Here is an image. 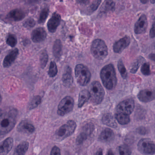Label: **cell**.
I'll return each mask as SVG.
<instances>
[{"label":"cell","instance_id":"6da1fadb","mask_svg":"<svg viewBox=\"0 0 155 155\" xmlns=\"http://www.w3.org/2000/svg\"><path fill=\"white\" fill-rule=\"evenodd\" d=\"M18 111L11 107L0 108V136L10 132L18 120Z\"/></svg>","mask_w":155,"mask_h":155},{"label":"cell","instance_id":"7a4b0ae2","mask_svg":"<svg viewBox=\"0 0 155 155\" xmlns=\"http://www.w3.org/2000/svg\"><path fill=\"white\" fill-rule=\"evenodd\" d=\"M100 78L103 86L107 89L111 90L116 87L117 79L113 64H108L101 69Z\"/></svg>","mask_w":155,"mask_h":155},{"label":"cell","instance_id":"3957f363","mask_svg":"<svg viewBox=\"0 0 155 155\" xmlns=\"http://www.w3.org/2000/svg\"><path fill=\"white\" fill-rule=\"evenodd\" d=\"M91 102L93 105L101 104L104 99L105 91L101 83L98 81H94L90 87Z\"/></svg>","mask_w":155,"mask_h":155},{"label":"cell","instance_id":"277c9868","mask_svg":"<svg viewBox=\"0 0 155 155\" xmlns=\"http://www.w3.org/2000/svg\"><path fill=\"white\" fill-rule=\"evenodd\" d=\"M91 51L93 57L99 60L105 59L108 54L106 43L100 39L95 40L92 42Z\"/></svg>","mask_w":155,"mask_h":155},{"label":"cell","instance_id":"5b68a950","mask_svg":"<svg viewBox=\"0 0 155 155\" xmlns=\"http://www.w3.org/2000/svg\"><path fill=\"white\" fill-rule=\"evenodd\" d=\"M75 74L77 82L80 86L85 87L90 81L91 73L88 68L83 64H78L76 66Z\"/></svg>","mask_w":155,"mask_h":155},{"label":"cell","instance_id":"8992f818","mask_svg":"<svg viewBox=\"0 0 155 155\" xmlns=\"http://www.w3.org/2000/svg\"><path fill=\"white\" fill-rule=\"evenodd\" d=\"M77 124L74 120H70L67 123L60 127L55 132V137L57 140H62L70 137L75 132Z\"/></svg>","mask_w":155,"mask_h":155},{"label":"cell","instance_id":"52a82bcc","mask_svg":"<svg viewBox=\"0 0 155 155\" xmlns=\"http://www.w3.org/2000/svg\"><path fill=\"white\" fill-rule=\"evenodd\" d=\"M74 99L70 96H67L61 100L58 106L57 112L59 116H64L70 113L74 107Z\"/></svg>","mask_w":155,"mask_h":155},{"label":"cell","instance_id":"ba28073f","mask_svg":"<svg viewBox=\"0 0 155 155\" xmlns=\"http://www.w3.org/2000/svg\"><path fill=\"white\" fill-rule=\"evenodd\" d=\"M137 148L142 154L153 155L155 153V143L149 138L140 139L138 143Z\"/></svg>","mask_w":155,"mask_h":155},{"label":"cell","instance_id":"9c48e42d","mask_svg":"<svg viewBox=\"0 0 155 155\" xmlns=\"http://www.w3.org/2000/svg\"><path fill=\"white\" fill-rule=\"evenodd\" d=\"M135 108V101L132 98H128L120 102L116 107L117 113H122L130 115Z\"/></svg>","mask_w":155,"mask_h":155},{"label":"cell","instance_id":"30bf717a","mask_svg":"<svg viewBox=\"0 0 155 155\" xmlns=\"http://www.w3.org/2000/svg\"><path fill=\"white\" fill-rule=\"evenodd\" d=\"M148 26L147 20L146 15H142L137 21L136 22L134 27V31L137 34L145 33Z\"/></svg>","mask_w":155,"mask_h":155},{"label":"cell","instance_id":"8fae6325","mask_svg":"<svg viewBox=\"0 0 155 155\" xmlns=\"http://www.w3.org/2000/svg\"><path fill=\"white\" fill-rule=\"evenodd\" d=\"M130 38L125 36L123 38L115 42L113 45V51L116 53H120L130 44Z\"/></svg>","mask_w":155,"mask_h":155},{"label":"cell","instance_id":"7c38bea8","mask_svg":"<svg viewBox=\"0 0 155 155\" xmlns=\"http://www.w3.org/2000/svg\"><path fill=\"white\" fill-rule=\"evenodd\" d=\"M137 97L141 102L148 103L155 99V92L151 89L142 90L139 92Z\"/></svg>","mask_w":155,"mask_h":155},{"label":"cell","instance_id":"4fadbf2b","mask_svg":"<svg viewBox=\"0 0 155 155\" xmlns=\"http://www.w3.org/2000/svg\"><path fill=\"white\" fill-rule=\"evenodd\" d=\"M17 130L21 133L27 135L32 134L35 131V127L26 120H22L17 127Z\"/></svg>","mask_w":155,"mask_h":155},{"label":"cell","instance_id":"5bb4252c","mask_svg":"<svg viewBox=\"0 0 155 155\" xmlns=\"http://www.w3.org/2000/svg\"><path fill=\"white\" fill-rule=\"evenodd\" d=\"M61 21V17L57 12H54L52 14L49 20L48 21V28L49 31L51 33L56 32Z\"/></svg>","mask_w":155,"mask_h":155},{"label":"cell","instance_id":"9a60e30c","mask_svg":"<svg viewBox=\"0 0 155 155\" xmlns=\"http://www.w3.org/2000/svg\"><path fill=\"white\" fill-rule=\"evenodd\" d=\"M47 37V33L43 28H38L34 29L31 34V38L35 43H40L45 40Z\"/></svg>","mask_w":155,"mask_h":155},{"label":"cell","instance_id":"2e32d148","mask_svg":"<svg viewBox=\"0 0 155 155\" xmlns=\"http://www.w3.org/2000/svg\"><path fill=\"white\" fill-rule=\"evenodd\" d=\"M114 137L115 135L113 130L108 128H106L100 134L98 140L102 143H109L114 140Z\"/></svg>","mask_w":155,"mask_h":155},{"label":"cell","instance_id":"e0dca14e","mask_svg":"<svg viewBox=\"0 0 155 155\" xmlns=\"http://www.w3.org/2000/svg\"><path fill=\"white\" fill-rule=\"evenodd\" d=\"M63 85L67 87H70L73 83V78L72 74V69L69 66H67L62 77Z\"/></svg>","mask_w":155,"mask_h":155},{"label":"cell","instance_id":"ac0fdd59","mask_svg":"<svg viewBox=\"0 0 155 155\" xmlns=\"http://www.w3.org/2000/svg\"><path fill=\"white\" fill-rule=\"evenodd\" d=\"M19 50L18 48H15L12 50L6 56L3 60V67L7 68L10 67L17 58Z\"/></svg>","mask_w":155,"mask_h":155},{"label":"cell","instance_id":"d6986e66","mask_svg":"<svg viewBox=\"0 0 155 155\" xmlns=\"http://www.w3.org/2000/svg\"><path fill=\"white\" fill-rule=\"evenodd\" d=\"M14 141L12 138L8 137L5 139L0 145V155L8 154L12 149Z\"/></svg>","mask_w":155,"mask_h":155},{"label":"cell","instance_id":"ffe728a7","mask_svg":"<svg viewBox=\"0 0 155 155\" xmlns=\"http://www.w3.org/2000/svg\"><path fill=\"white\" fill-rule=\"evenodd\" d=\"M26 14L23 10L19 9H16L11 11L9 13L8 17L12 20L15 21H20L24 18Z\"/></svg>","mask_w":155,"mask_h":155},{"label":"cell","instance_id":"44dd1931","mask_svg":"<svg viewBox=\"0 0 155 155\" xmlns=\"http://www.w3.org/2000/svg\"><path fill=\"white\" fill-rule=\"evenodd\" d=\"M101 121L104 125L113 128H116L117 127V124L116 122L115 119L110 113H107L104 114L102 116Z\"/></svg>","mask_w":155,"mask_h":155},{"label":"cell","instance_id":"7402d4cb","mask_svg":"<svg viewBox=\"0 0 155 155\" xmlns=\"http://www.w3.org/2000/svg\"><path fill=\"white\" fill-rule=\"evenodd\" d=\"M90 98V93L88 90L84 89L81 91L79 94L78 107L81 108L84 104L87 102Z\"/></svg>","mask_w":155,"mask_h":155},{"label":"cell","instance_id":"603a6c76","mask_svg":"<svg viewBox=\"0 0 155 155\" xmlns=\"http://www.w3.org/2000/svg\"><path fill=\"white\" fill-rule=\"evenodd\" d=\"M62 48L61 41L60 40H57L53 45V54L57 60H59L62 55Z\"/></svg>","mask_w":155,"mask_h":155},{"label":"cell","instance_id":"cb8c5ba5","mask_svg":"<svg viewBox=\"0 0 155 155\" xmlns=\"http://www.w3.org/2000/svg\"><path fill=\"white\" fill-rule=\"evenodd\" d=\"M29 143L28 141H24L20 143L14 150V155H23L26 154L28 149Z\"/></svg>","mask_w":155,"mask_h":155},{"label":"cell","instance_id":"d4e9b609","mask_svg":"<svg viewBox=\"0 0 155 155\" xmlns=\"http://www.w3.org/2000/svg\"><path fill=\"white\" fill-rule=\"evenodd\" d=\"M115 3L112 0H106L101 8L100 12L107 13L112 11L115 9Z\"/></svg>","mask_w":155,"mask_h":155},{"label":"cell","instance_id":"484cf974","mask_svg":"<svg viewBox=\"0 0 155 155\" xmlns=\"http://www.w3.org/2000/svg\"><path fill=\"white\" fill-rule=\"evenodd\" d=\"M116 119L120 125H127L130 121L129 115L122 113H116L115 115Z\"/></svg>","mask_w":155,"mask_h":155},{"label":"cell","instance_id":"4316f807","mask_svg":"<svg viewBox=\"0 0 155 155\" xmlns=\"http://www.w3.org/2000/svg\"><path fill=\"white\" fill-rule=\"evenodd\" d=\"M41 97L40 96H35L31 98L28 105V109L30 110L37 107L41 102Z\"/></svg>","mask_w":155,"mask_h":155},{"label":"cell","instance_id":"83f0119b","mask_svg":"<svg viewBox=\"0 0 155 155\" xmlns=\"http://www.w3.org/2000/svg\"><path fill=\"white\" fill-rule=\"evenodd\" d=\"M145 61V59L142 57H139L131 65L130 69V72L132 74H135L139 68L142 62Z\"/></svg>","mask_w":155,"mask_h":155},{"label":"cell","instance_id":"f1b7e54d","mask_svg":"<svg viewBox=\"0 0 155 155\" xmlns=\"http://www.w3.org/2000/svg\"><path fill=\"white\" fill-rule=\"evenodd\" d=\"M48 61V55L47 51L43 50L41 52L40 55V63L41 68L44 69L47 66Z\"/></svg>","mask_w":155,"mask_h":155},{"label":"cell","instance_id":"f546056e","mask_svg":"<svg viewBox=\"0 0 155 155\" xmlns=\"http://www.w3.org/2000/svg\"><path fill=\"white\" fill-rule=\"evenodd\" d=\"M117 68L119 71L121 75V78L124 79H127L128 77L127 71L124 66L122 60L120 59L118 61Z\"/></svg>","mask_w":155,"mask_h":155},{"label":"cell","instance_id":"4dcf8cb0","mask_svg":"<svg viewBox=\"0 0 155 155\" xmlns=\"http://www.w3.org/2000/svg\"><path fill=\"white\" fill-rule=\"evenodd\" d=\"M49 13V9L48 8H44L41 12L39 18L38 19V23L39 24H43L46 21L48 16Z\"/></svg>","mask_w":155,"mask_h":155},{"label":"cell","instance_id":"1f68e13d","mask_svg":"<svg viewBox=\"0 0 155 155\" xmlns=\"http://www.w3.org/2000/svg\"><path fill=\"white\" fill-rule=\"evenodd\" d=\"M58 73V69L56 63L54 61H51L48 72L49 76L50 78H54L56 76Z\"/></svg>","mask_w":155,"mask_h":155},{"label":"cell","instance_id":"d6a6232c","mask_svg":"<svg viewBox=\"0 0 155 155\" xmlns=\"http://www.w3.org/2000/svg\"><path fill=\"white\" fill-rule=\"evenodd\" d=\"M118 150L120 155H129L131 154V150L127 145H120L118 147Z\"/></svg>","mask_w":155,"mask_h":155},{"label":"cell","instance_id":"836d02e7","mask_svg":"<svg viewBox=\"0 0 155 155\" xmlns=\"http://www.w3.org/2000/svg\"><path fill=\"white\" fill-rule=\"evenodd\" d=\"M89 137V136L87 133L81 130L76 139V143L77 145H79L82 144Z\"/></svg>","mask_w":155,"mask_h":155},{"label":"cell","instance_id":"e575fe53","mask_svg":"<svg viewBox=\"0 0 155 155\" xmlns=\"http://www.w3.org/2000/svg\"><path fill=\"white\" fill-rule=\"evenodd\" d=\"M140 71L144 76H150L151 74V71H150V65L149 63L147 62L143 63L140 68Z\"/></svg>","mask_w":155,"mask_h":155},{"label":"cell","instance_id":"d590c367","mask_svg":"<svg viewBox=\"0 0 155 155\" xmlns=\"http://www.w3.org/2000/svg\"><path fill=\"white\" fill-rule=\"evenodd\" d=\"M17 39L16 36L14 35L11 34L8 37L7 40V43L12 48H14L17 44Z\"/></svg>","mask_w":155,"mask_h":155},{"label":"cell","instance_id":"8d00e7d4","mask_svg":"<svg viewBox=\"0 0 155 155\" xmlns=\"http://www.w3.org/2000/svg\"><path fill=\"white\" fill-rule=\"evenodd\" d=\"M36 25V21L33 19L28 18L26 20L23 24V27L29 29L32 28Z\"/></svg>","mask_w":155,"mask_h":155},{"label":"cell","instance_id":"74e56055","mask_svg":"<svg viewBox=\"0 0 155 155\" xmlns=\"http://www.w3.org/2000/svg\"><path fill=\"white\" fill-rule=\"evenodd\" d=\"M101 2V0H93L90 6V10L91 11L94 12L98 8Z\"/></svg>","mask_w":155,"mask_h":155},{"label":"cell","instance_id":"f35d334b","mask_svg":"<svg viewBox=\"0 0 155 155\" xmlns=\"http://www.w3.org/2000/svg\"><path fill=\"white\" fill-rule=\"evenodd\" d=\"M50 154L51 155H61V153L60 149L57 146H54L51 149Z\"/></svg>","mask_w":155,"mask_h":155},{"label":"cell","instance_id":"ab89813d","mask_svg":"<svg viewBox=\"0 0 155 155\" xmlns=\"http://www.w3.org/2000/svg\"><path fill=\"white\" fill-rule=\"evenodd\" d=\"M137 131L139 134L141 135H145L148 133L147 130L145 127H139L137 129Z\"/></svg>","mask_w":155,"mask_h":155},{"label":"cell","instance_id":"60d3db41","mask_svg":"<svg viewBox=\"0 0 155 155\" xmlns=\"http://www.w3.org/2000/svg\"><path fill=\"white\" fill-rule=\"evenodd\" d=\"M154 32H155V24L154 23L152 25V28L150 29V38H153L155 37Z\"/></svg>","mask_w":155,"mask_h":155},{"label":"cell","instance_id":"b9f144b4","mask_svg":"<svg viewBox=\"0 0 155 155\" xmlns=\"http://www.w3.org/2000/svg\"><path fill=\"white\" fill-rule=\"evenodd\" d=\"M95 155H103V151H102V149H100L97 151L95 153Z\"/></svg>","mask_w":155,"mask_h":155},{"label":"cell","instance_id":"7bdbcfd3","mask_svg":"<svg viewBox=\"0 0 155 155\" xmlns=\"http://www.w3.org/2000/svg\"><path fill=\"white\" fill-rule=\"evenodd\" d=\"M149 58L151 60L155 61V54L154 53H151L149 55Z\"/></svg>","mask_w":155,"mask_h":155},{"label":"cell","instance_id":"ee69618b","mask_svg":"<svg viewBox=\"0 0 155 155\" xmlns=\"http://www.w3.org/2000/svg\"><path fill=\"white\" fill-rule=\"evenodd\" d=\"M149 0H140V2L143 4H146L148 2Z\"/></svg>","mask_w":155,"mask_h":155},{"label":"cell","instance_id":"f6af8a7d","mask_svg":"<svg viewBox=\"0 0 155 155\" xmlns=\"http://www.w3.org/2000/svg\"><path fill=\"white\" fill-rule=\"evenodd\" d=\"M114 153H113V151H112L111 150H108V151L107 153V155H114Z\"/></svg>","mask_w":155,"mask_h":155},{"label":"cell","instance_id":"bcb514c9","mask_svg":"<svg viewBox=\"0 0 155 155\" xmlns=\"http://www.w3.org/2000/svg\"><path fill=\"white\" fill-rule=\"evenodd\" d=\"M2 101V97L1 95L0 94V104L1 103Z\"/></svg>","mask_w":155,"mask_h":155},{"label":"cell","instance_id":"7dc6e473","mask_svg":"<svg viewBox=\"0 0 155 155\" xmlns=\"http://www.w3.org/2000/svg\"><path fill=\"white\" fill-rule=\"evenodd\" d=\"M150 2L152 4H154L155 2V0H150Z\"/></svg>","mask_w":155,"mask_h":155},{"label":"cell","instance_id":"c3c4849f","mask_svg":"<svg viewBox=\"0 0 155 155\" xmlns=\"http://www.w3.org/2000/svg\"><path fill=\"white\" fill-rule=\"evenodd\" d=\"M45 1H46V0H45Z\"/></svg>","mask_w":155,"mask_h":155},{"label":"cell","instance_id":"681fc988","mask_svg":"<svg viewBox=\"0 0 155 155\" xmlns=\"http://www.w3.org/2000/svg\"><path fill=\"white\" fill-rule=\"evenodd\" d=\"M0 53H1V52H0Z\"/></svg>","mask_w":155,"mask_h":155}]
</instances>
